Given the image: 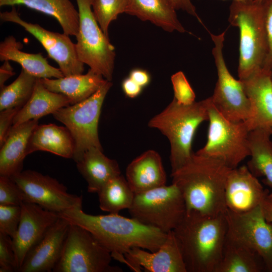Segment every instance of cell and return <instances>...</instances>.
Returning a JSON list of instances; mask_svg holds the SVG:
<instances>
[{
  "instance_id": "1",
  "label": "cell",
  "mask_w": 272,
  "mask_h": 272,
  "mask_svg": "<svg viewBox=\"0 0 272 272\" xmlns=\"http://www.w3.org/2000/svg\"><path fill=\"white\" fill-rule=\"evenodd\" d=\"M70 223L91 233L113 258L123 262L124 255L133 247L154 252L165 242L168 233L118 214L92 215L77 207L58 213Z\"/></svg>"
},
{
  "instance_id": "2",
  "label": "cell",
  "mask_w": 272,
  "mask_h": 272,
  "mask_svg": "<svg viewBox=\"0 0 272 272\" xmlns=\"http://www.w3.org/2000/svg\"><path fill=\"white\" fill-rule=\"evenodd\" d=\"M231 169L218 159L193 153L185 165L171 173L172 183L183 196L186 212L209 216L224 214L225 186Z\"/></svg>"
},
{
  "instance_id": "3",
  "label": "cell",
  "mask_w": 272,
  "mask_h": 272,
  "mask_svg": "<svg viewBox=\"0 0 272 272\" xmlns=\"http://www.w3.org/2000/svg\"><path fill=\"white\" fill-rule=\"evenodd\" d=\"M187 272H216L227 235L225 213L209 216L190 211L173 230Z\"/></svg>"
},
{
  "instance_id": "4",
  "label": "cell",
  "mask_w": 272,
  "mask_h": 272,
  "mask_svg": "<svg viewBox=\"0 0 272 272\" xmlns=\"http://www.w3.org/2000/svg\"><path fill=\"white\" fill-rule=\"evenodd\" d=\"M208 118V98L189 105L179 104L173 98L150 120L148 126L158 129L169 141L171 173L190 160L194 153L191 148L194 134Z\"/></svg>"
},
{
  "instance_id": "5",
  "label": "cell",
  "mask_w": 272,
  "mask_h": 272,
  "mask_svg": "<svg viewBox=\"0 0 272 272\" xmlns=\"http://www.w3.org/2000/svg\"><path fill=\"white\" fill-rule=\"evenodd\" d=\"M228 21L240 32L239 79L244 80L264 66L268 42L260 3L233 1Z\"/></svg>"
},
{
  "instance_id": "6",
  "label": "cell",
  "mask_w": 272,
  "mask_h": 272,
  "mask_svg": "<svg viewBox=\"0 0 272 272\" xmlns=\"http://www.w3.org/2000/svg\"><path fill=\"white\" fill-rule=\"evenodd\" d=\"M208 100L207 141L195 154L218 159L231 169L238 167L250 156V130L245 121H232L224 117Z\"/></svg>"
},
{
  "instance_id": "7",
  "label": "cell",
  "mask_w": 272,
  "mask_h": 272,
  "mask_svg": "<svg viewBox=\"0 0 272 272\" xmlns=\"http://www.w3.org/2000/svg\"><path fill=\"white\" fill-rule=\"evenodd\" d=\"M112 83L107 81L86 100L54 112L53 117L69 130L74 141L73 159L77 162L91 148L103 150L98 135V123L106 96Z\"/></svg>"
},
{
  "instance_id": "8",
  "label": "cell",
  "mask_w": 272,
  "mask_h": 272,
  "mask_svg": "<svg viewBox=\"0 0 272 272\" xmlns=\"http://www.w3.org/2000/svg\"><path fill=\"white\" fill-rule=\"evenodd\" d=\"M128 211L132 218L167 233L181 221L186 206L181 192L172 183L135 194Z\"/></svg>"
},
{
  "instance_id": "9",
  "label": "cell",
  "mask_w": 272,
  "mask_h": 272,
  "mask_svg": "<svg viewBox=\"0 0 272 272\" xmlns=\"http://www.w3.org/2000/svg\"><path fill=\"white\" fill-rule=\"evenodd\" d=\"M79 16L76 49L79 59L111 81L115 52L108 36L101 30L92 10V0H76Z\"/></svg>"
},
{
  "instance_id": "10",
  "label": "cell",
  "mask_w": 272,
  "mask_h": 272,
  "mask_svg": "<svg viewBox=\"0 0 272 272\" xmlns=\"http://www.w3.org/2000/svg\"><path fill=\"white\" fill-rule=\"evenodd\" d=\"M110 252L88 231L70 223L60 257L54 272H116L111 265Z\"/></svg>"
},
{
  "instance_id": "11",
  "label": "cell",
  "mask_w": 272,
  "mask_h": 272,
  "mask_svg": "<svg viewBox=\"0 0 272 272\" xmlns=\"http://www.w3.org/2000/svg\"><path fill=\"white\" fill-rule=\"evenodd\" d=\"M225 33L226 31L218 35L210 33L218 78L210 98L214 107L228 120L245 121L250 115V103L242 81L235 79L226 65L223 53Z\"/></svg>"
},
{
  "instance_id": "12",
  "label": "cell",
  "mask_w": 272,
  "mask_h": 272,
  "mask_svg": "<svg viewBox=\"0 0 272 272\" xmlns=\"http://www.w3.org/2000/svg\"><path fill=\"white\" fill-rule=\"evenodd\" d=\"M225 215L227 236L259 255L266 271L272 272V225L264 219L261 206L242 213L226 210Z\"/></svg>"
},
{
  "instance_id": "13",
  "label": "cell",
  "mask_w": 272,
  "mask_h": 272,
  "mask_svg": "<svg viewBox=\"0 0 272 272\" xmlns=\"http://www.w3.org/2000/svg\"><path fill=\"white\" fill-rule=\"evenodd\" d=\"M10 178L21 190L25 202L35 203L57 213L82 207V196L69 193L63 184L48 175L27 170Z\"/></svg>"
},
{
  "instance_id": "14",
  "label": "cell",
  "mask_w": 272,
  "mask_h": 272,
  "mask_svg": "<svg viewBox=\"0 0 272 272\" xmlns=\"http://www.w3.org/2000/svg\"><path fill=\"white\" fill-rule=\"evenodd\" d=\"M0 18L4 22L17 24L32 35L42 44L48 56L55 60L64 76L82 74L84 63L79 58L76 43L69 35L46 30L37 24H33L22 19L15 6L11 11L0 13Z\"/></svg>"
},
{
  "instance_id": "15",
  "label": "cell",
  "mask_w": 272,
  "mask_h": 272,
  "mask_svg": "<svg viewBox=\"0 0 272 272\" xmlns=\"http://www.w3.org/2000/svg\"><path fill=\"white\" fill-rule=\"evenodd\" d=\"M21 207L19 225L12 238L17 271L30 251L59 218L58 213L45 209L35 203L23 202Z\"/></svg>"
},
{
  "instance_id": "16",
  "label": "cell",
  "mask_w": 272,
  "mask_h": 272,
  "mask_svg": "<svg viewBox=\"0 0 272 272\" xmlns=\"http://www.w3.org/2000/svg\"><path fill=\"white\" fill-rule=\"evenodd\" d=\"M123 262L135 271L143 268L149 272H187L173 231L168 233L165 242L156 251L133 247L124 254Z\"/></svg>"
},
{
  "instance_id": "17",
  "label": "cell",
  "mask_w": 272,
  "mask_h": 272,
  "mask_svg": "<svg viewBox=\"0 0 272 272\" xmlns=\"http://www.w3.org/2000/svg\"><path fill=\"white\" fill-rule=\"evenodd\" d=\"M268 192L247 165L231 169L225 186L227 210L237 213L250 211L261 205Z\"/></svg>"
},
{
  "instance_id": "18",
  "label": "cell",
  "mask_w": 272,
  "mask_h": 272,
  "mask_svg": "<svg viewBox=\"0 0 272 272\" xmlns=\"http://www.w3.org/2000/svg\"><path fill=\"white\" fill-rule=\"evenodd\" d=\"M70 223L59 217L26 257L19 272L53 270L62 250Z\"/></svg>"
},
{
  "instance_id": "19",
  "label": "cell",
  "mask_w": 272,
  "mask_h": 272,
  "mask_svg": "<svg viewBox=\"0 0 272 272\" xmlns=\"http://www.w3.org/2000/svg\"><path fill=\"white\" fill-rule=\"evenodd\" d=\"M242 81L250 103V115L245 121L249 130H272L271 70L263 68Z\"/></svg>"
},
{
  "instance_id": "20",
  "label": "cell",
  "mask_w": 272,
  "mask_h": 272,
  "mask_svg": "<svg viewBox=\"0 0 272 272\" xmlns=\"http://www.w3.org/2000/svg\"><path fill=\"white\" fill-rule=\"evenodd\" d=\"M125 175L135 194L165 185L167 181L161 157L153 150L134 159L127 166Z\"/></svg>"
},
{
  "instance_id": "21",
  "label": "cell",
  "mask_w": 272,
  "mask_h": 272,
  "mask_svg": "<svg viewBox=\"0 0 272 272\" xmlns=\"http://www.w3.org/2000/svg\"><path fill=\"white\" fill-rule=\"evenodd\" d=\"M38 120H30L12 126L1 146L0 176L11 177L21 172L30 137Z\"/></svg>"
},
{
  "instance_id": "22",
  "label": "cell",
  "mask_w": 272,
  "mask_h": 272,
  "mask_svg": "<svg viewBox=\"0 0 272 272\" xmlns=\"http://www.w3.org/2000/svg\"><path fill=\"white\" fill-rule=\"evenodd\" d=\"M40 80L49 90L66 96L71 105L88 98L108 81L91 69L84 75H74L56 79L43 78Z\"/></svg>"
},
{
  "instance_id": "23",
  "label": "cell",
  "mask_w": 272,
  "mask_h": 272,
  "mask_svg": "<svg viewBox=\"0 0 272 272\" xmlns=\"http://www.w3.org/2000/svg\"><path fill=\"white\" fill-rule=\"evenodd\" d=\"M76 163L90 193H97L109 180L121 174L117 161L106 156L103 150L97 148L87 150Z\"/></svg>"
},
{
  "instance_id": "24",
  "label": "cell",
  "mask_w": 272,
  "mask_h": 272,
  "mask_svg": "<svg viewBox=\"0 0 272 272\" xmlns=\"http://www.w3.org/2000/svg\"><path fill=\"white\" fill-rule=\"evenodd\" d=\"M74 148V139L65 126L51 123L38 124L30 137L27 154L43 151L65 158H73Z\"/></svg>"
},
{
  "instance_id": "25",
  "label": "cell",
  "mask_w": 272,
  "mask_h": 272,
  "mask_svg": "<svg viewBox=\"0 0 272 272\" xmlns=\"http://www.w3.org/2000/svg\"><path fill=\"white\" fill-rule=\"evenodd\" d=\"M171 0H127L125 13L149 21L165 31L184 33Z\"/></svg>"
},
{
  "instance_id": "26",
  "label": "cell",
  "mask_w": 272,
  "mask_h": 272,
  "mask_svg": "<svg viewBox=\"0 0 272 272\" xmlns=\"http://www.w3.org/2000/svg\"><path fill=\"white\" fill-rule=\"evenodd\" d=\"M22 47V44L14 36L7 37L0 43V60L16 62L22 69L37 78L56 79L64 77L60 70L49 64L41 53L25 52L21 50Z\"/></svg>"
},
{
  "instance_id": "27",
  "label": "cell",
  "mask_w": 272,
  "mask_h": 272,
  "mask_svg": "<svg viewBox=\"0 0 272 272\" xmlns=\"http://www.w3.org/2000/svg\"><path fill=\"white\" fill-rule=\"evenodd\" d=\"M71 105L69 99L61 93L47 89L38 78L33 93L15 115L13 126L39 118Z\"/></svg>"
},
{
  "instance_id": "28",
  "label": "cell",
  "mask_w": 272,
  "mask_h": 272,
  "mask_svg": "<svg viewBox=\"0 0 272 272\" xmlns=\"http://www.w3.org/2000/svg\"><path fill=\"white\" fill-rule=\"evenodd\" d=\"M23 5L55 18L63 33L76 36L79 30V16L70 0H0V6Z\"/></svg>"
},
{
  "instance_id": "29",
  "label": "cell",
  "mask_w": 272,
  "mask_h": 272,
  "mask_svg": "<svg viewBox=\"0 0 272 272\" xmlns=\"http://www.w3.org/2000/svg\"><path fill=\"white\" fill-rule=\"evenodd\" d=\"M271 129L260 128L249 134L250 159L247 166L256 177H262V183L272 189Z\"/></svg>"
},
{
  "instance_id": "30",
  "label": "cell",
  "mask_w": 272,
  "mask_h": 272,
  "mask_svg": "<svg viewBox=\"0 0 272 272\" xmlns=\"http://www.w3.org/2000/svg\"><path fill=\"white\" fill-rule=\"evenodd\" d=\"M266 271L263 260L257 253L227 236L222 258L216 272Z\"/></svg>"
},
{
  "instance_id": "31",
  "label": "cell",
  "mask_w": 272,
  "mask_h": 272,
  "mask_svg": "<svg viewBox=\"0 0 272 272\" xmlns=\"http://www.w3.org/2000/svg\"><path fill=\"white\" fill-rule=\"evenodd\" d=\"M97 193L100 209L111 214L128 210L135 195L126 178L121 174L109 180Z\"/></svg>"
},
{
  "instance_id": "32",
  "label": "cell",
  "mask_w": 272,
  "mask_h": 272,
  "mask_svg": "<svg viewBox=\"0 0 272 272\" xmlns=\"http://www.w3.org/2000/svg\"><path fill=\"white\" fill-rule=\"evenodd\" d=\"M37 79L22 69L13 83L1 89L0 111L23 106L31 97Z\"/></svg>"
},
{
  "instance_id": "33",
  "label": "cell",
  "mask_w": 272,
  "mask_h": 272,
  "mask_svg": "<svg viewBox=\"0 0 272 272\" xmlns=\"http://www.w3.org/2000/svg\"><path fill=\"white\" fill-rule=\"evenodd\" d=\"M127 0H92L94 17L103 33L108 36L110 23L118 16L125 13Z\"/></svg>"
},
{
  "instance_id": "34",
  "label": "cell",
  "mask_w": 272,
  "mask_h": 272,
  "mask_svg": "<svg viewBox=\"0 0 272 272\" xmlns=\"http://www.w3.org/2000/svg\"><path fill=\"white\" fill-rule=\"evenodd\" d=\"M21 215V206L0 205V232L13 238L17 231Z\"/></svg>"
},
{
  "instance_id": "35",
  "label": "cell",
  "mask_w": 272,
  "mask_h": 272,
  "mask_svg": "<svg viewBox=\"0 0 272 272\" xmlns=\"http://www.w3.org/2000/svg\"><path fill=\"white\" fill-rule=\"evenodd\" d=\"M171 81L174 99L179 104L189 105L194 102L195 94L184 73L179 71L173 74Z\"/></svg>"
},
{
  "instance_id": "36",
  "label": "cell",
  "mask_w": 272,
  "mask_h": 272,
  "mask_svg": "<svg viewBox=\"0 0 272 272\" xmlns=\"http://www.w3.org/2000/svg\"><path fill=\"white\" fill-rule=\"evenodd\" d=\"M25 202L23 193L10 178L0 176V205L21 206Z\"/></svg>"
},
{
  "instance_id": "37",
  "label": "cell",
  "mask_w": 272,
  "mask_h": 272,
  "mask_svg": "<svg viewBox=\"0 0 272 272\" xmlns=\"http://www.w3.org/2000/svg\"><path fill=\"white\" fill-rule=\"evenodd\" d=\"M17 270L12 238L0 232V271L12 272Z\"/></svg>"
},
{
  "instance_id": "38",
  "label": "cell",
  "mask_w": 272,
  "mask_h": 272,
  "mask_svg": "<svg viewBox=\"0 0 272 272\" xmlns=\"http://www.w3.org/2000/svg\"><path fill=\"white\" fill-rule=\"evenodd\" d=\"M261 4L268 42V53L263 68L271 70L272 69V0H262Z\"/></svg>"
},
{
  "instance_id": "39",
  "label": "cell",
  "mask_w": 272,
  "mask_h": 272,
  "mask_svg": "<svg viewBox=\"0 0 272 272\" xmlns=\"http://www.w3.org/2000/svg\"><path fill=\"white\" fill-rule=\"evenodd\" d=\"M21 108L18 107L0 111V146L4 143L13 126L14 118Z\"/></svg>"
},
{
  "instance_id": "40",
  "label": "cell",
  "mask_w": 272,
  "mask_h": 272,
  "mask_svg": "<svg viewBox=\"0 0 272 272\" xmlns=\"http://www.w3.org/2000/svg\"><path fill=\"white\" fill-rule=\"evenodd\" d=\"M124 94L129 98H134L142 92L143 88L137 84L129 77L123 80L121 84Z\"/></svg>"
},
{
  "instance_id": "41",
  "label": "cell",
  "mask_w": 272,
  "mask_h": 272,
  "mask_svg": "<svg viewBox=\"0 0 272 272\" xmlns=\"http://www.w3.org/2000/svg\"><path fill=\"white\" fill-rule=\"evenodd\" d=\"M129 77L143 88L148 86L151 81L149 73L147 71L141 69L131 70L129 73Z\"/></svg>"
},
{
  "instance_id": "42",
  "label": "cell",
  "mask_w": 272,
  "mask_h": 272,
  "mask_svg": "<svg viewBox=\"0 0 272 272\" xmlns=\"http://www.w3.org/2000/svg\"><path fill=\"white\" fill-rule=\"evenodd\" d=\"M171 1L176 10H181L186 12L188 14L195 17L203 25L191 0H171Z\"/></svg>"
},
{
  "instance_id": "43",
  "label": "cell",
  "mask_w": 272,
  "mask_h": 272,
  "mask_svg": "<svg viewBox=\"0 0 272 272\" xmlns=\"http://www.w3.org/2000/svg\"><path fill=\"white\" fill-rule=\"evenodd\" d=\"M260 206L264 219L272 225V192L266 195Z\"/></svg>"
},
{
  "instance_id": "44",
  "label": "cell",
  "mask_w": 272,
  "mask_h": 272,
  "mask_svg": "<svg viewBox=\"0 0 272 272\" xmlns=\"http://www.w3.org/2000/svg\"><path fill=\"white\" fill-rule=\"evenodd\" d=\"M13 69L9 61L5 60L0 67V89L5 85V83L12 76L15 75Z\"/></svg>"
},
{
  "instance_id": "45",
  "label": "cell",
  "mask_w": 272,
  "mask_h": 272,
  "mask_svg": "<svg viewBox=\"0 0 272 272\" xmlns=\"http://www.w3.org/2000/svg\"><path fill=\"white\" fill-rule=\"evenodd\" d=\"M248 0H233V1L246 2Z\"/></svg>"
},
{
  "instance_id": "46",
  "label": "cell",
  "mask_w": 272,
  "mask_h": 272,
  "mask_svg": "<svg viewBox=\"0 0 272 272\" xmlns=\"http://www.w3.org/2000/svg\"><path fill=\"white\" fill-rule=\"evenodd\" d=\"M252 1L260 3L262 0H252Z\"/></svg>"
},
{
  "instance_id": "47",
  "label": "cell",
  "mask_w": 272,
  "mask_h": 272,
  "mask_svg": "<svg viewBox=\"0 0 272 272\" xmlns=\"http://www.w3.org/2000/svg\"><path fill=\"white\" fill-rule=\"evenodd\" d=\"M271 80H272V69L271 70Z\"/></svg>"
},
{
  "instance_id": "48",
  "label": "cell",
  "mask_w": 272,
  "mask_h": 272,
  "mask_svg": "<svg viewBox=\"0 0 272 272\" xmlns=\"http://www.w3.org/2000/svg\"><path fill=\"white\" fill-rule=\"evenodd\" d=\"M271 133H272V130H271Z\"/></svg>"
}]
</instances>
